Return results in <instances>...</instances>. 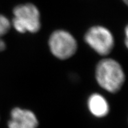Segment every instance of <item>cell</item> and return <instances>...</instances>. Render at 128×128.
Wrapping results in <instances>:
<instances>
[{"mask_svg":"<svg viewBox=\"0 0 128 128\" xmlns=\"http://www.w3.org/2000/svg\"><path fill=\"white\" fill-rule=\"evenodd\" d=\"M128 27L126 28L125 29V33H126V39H125V44L126 45V46H128Z\"/></svg>","mask_w":128,"mask_h":128,"instance_id":"8","label":"cell"},{"mask_svg":"<svg viewBox=\"0 0 128 128\" xmlns=\"http://www.w3.org/2000/svg\"><path fill=\"white\" fill-rule=\"evenodd\" d=\"M11 119L8 123V128H37L38 120L33 112L29 110L14 108L10 113Z\"/></svg>","mask_w":128,"mask_h":128,"instance_id":"5","label":"cell"},{"mask_svg":"<svg viewBox=\"0 0 128 128\" xmlns=\"http://www.w3.org/2000/svg\"><path fill=\"white\" fill-rule=\"evenodd\" d=\"M88 106L90 112L96 117H104L109 111V106L105 98L98 94H92L88 99Z\"/></svg>","mask_w":128,"mask_h":128,"instance_id":"6","label":"cell"},{"mask_svg":"<svg viewBox=\"0 0 128 128\" xmlns=\"http://www.w3.org/2000/svg\"><path fill=\"white\" fill-rule=\"evenodd\" d=\"M85 40L88 45L101 56H106L114 46V37L111 32L103 26H94L87 32Z\"/></svg>","mask_w":128,"mask_h":128,"instance_id":"4","label":"cell"},{"mask_svg":"<svg viewBox=\"0 0 128 128\" xmlns=\"http://www.w3.org/2000/svg\"><path fill=\"white\" fill-rule=\"evenodd\" d=\"M124 2L125 4H126V5H128V0H122Z\"/></svg>","mask_w":128,"mask_h":128,"instance_id":"9","label":"cell"},{"mask_svg":"<svg viewBox=\"0 0 128 128\" xmlns=\"http://www.w3.org/2000/svg\"><path fill=\"white\" fill-rule=\"evenodd\" d=\"M10 28V22L4 15L0 14V51L5 50L6 45L2 37L7 34Z\"/></svg>","mask_w":128,"mask_h":128,"instance_id":"7","label":"cell"},{"mask_svg":"<svg viewBox=\"0 0 128 128\" xmlns=\"http://www.w3.org/2000/svg\"><path fill=\"white\" fill-rule=\"evenodd\" d=\"M12 25L19 33H37L40 28V12L32 4L18 5L13 10Z\"/></svg>","mask_w":128,"mask_h":128,"instance_id":"2","label":"cell"},{"mask_svg":"<svg viewBox=\"0 0 128 128\" xmlns=\"http://www.w3.org/2000/svg\"><path fill=\"white\" fill-rule=\"evenodd\" d=\"M96 80L101 88L110 93L121 89L125 81V74L120 64L113 59L100 61L96 71Z\"/></svg>","mask_w":128,"mask_h":128,"instance_id":"1","label":"cell"},{"mask_svg":"<svg viewBox=\"0 0 128 128\" xmlns=\"http://www.w3.org/2000/svg\"><path fill=\"white\" fill-rule=\"evenodd\" d=\"M49 47L55 57L60 60H66L76 52L77 43L70 33L65 30H57L50 36Z\"/></svg>","mask_w":128,"mask_h":128,"instance_id":"3","label":"cell"}]
</instances>
